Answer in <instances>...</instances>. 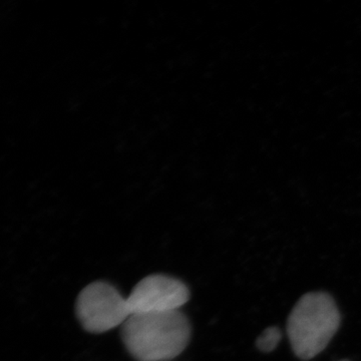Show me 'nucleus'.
<instances>
[{"instance_id":"3","label":"nucleus","mask_w":361,"mask_h":361,"mask_svg":"<svg viewBox=\"0 0 361 361\" xmlns=\"http://www.w3.org/2000/svg\"><path fill=\"white\" fill-rule=\"evenodd\" d=\"M75 315L85 331L101 334L122 326L130 312L127 297L114 285L94 281L78 294Z\"/></svg>"},{"instance_id":"4","label":"nucleus","mask_w":361,"mask_h":361,"mask_svg":"<svg viewBox=\"0 0 361 361\" xmlns=\"http://www.w3.org/2000/svg\"><path fill=\"white\" fill-rule=\"evenodd\" d=\"M189 299L184 282L164 274L142 278L127 297L130 315L179 311Z\"/></svg>"},{"instance_id":"1","label":"nucleus","mask_w":361,"mask_h":361,"mask_svg":"<svg viewBox=\"0 0 361 361\" xmlns=\"http://www.w3.org/2000/svg\"><path fill=\"white\" fill-rule=\"evenodd\" d=\"M123 345L137 361H169L189 345L190 320L182 311L132 314L121 326Z\"/></svg>"},{"instance_id":"6","label":"nucleus","mask_w":361,"mask_h":361,"mask_svg":"<svg viewBox=\"0 0 361 361\" xmlns=\"http://www.w3.org/2000/svg\"><path fill=\"white\" fill-rule=\"evenodd\" d=\"M341 361H348V360H341Z\"/></svg>"},{"instance_id":"5","label":"nucleus","mask_w":361,"mask_h":361,"mask_svg":"<svg viewBox=\"0 0 361 361\" xmlns=\"http://www.w3.org/2000/svg\"><path fill=\"white\" fill-rule=\"evenodd\" d=\"M281 331L278 327L271 326L265 329L262 334L259 336L256 345L259 350L262 353H271L277 348L280 341H281Z\"/></svg>"},{"instance_id":"2","label":"nucleus","mask_w":361,"mask_h":361,"mask_svg":"<svg viewBox=\"0 0 361 361\" xmlns=\"http://www.w3.org/2000/svg\"><path fill=\"white\" fill-rule=\"evenodd\" d=\"M336 301L325 292H310L299 299L287 322V334L297 357L310 360L329 345L341 325Z\"/></svg>"}]
</instances>
